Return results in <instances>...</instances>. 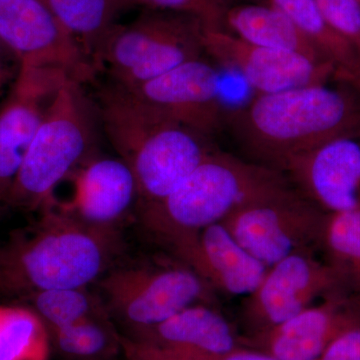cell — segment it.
Segmentation results:
<instances>
[{
	"label": "cell",
	"instance_id": "obj_1",
	"mask_svg": "<svg viewBox=\"0 0 360 360\" xmlns=\"http://www.w3.org/2000/svg\"><path fill=\"white\" fill-rule=\"evenodd\" d=\"M224 129L245 160L283 172L326 142L360 135V90L343 82L257 94L226 112Z\"/></svg>",
	"mask_w": 360,
	"mask_h": 360
},
{
	"label": "cell",
	"instance_id": "obj_2",
	"mask_svg": "<svg viewBox=\"0 0 360 360\" xmlns=\"http://www.w3.org/2000/svg\"><path fill=\"white\" fill-rule=\"evenodd\" d=\"M30 231L0 246V296L87 288L111 269L122 250L115 226L85 224L56 205Z\"/></svg>",
	"mask_w": 360,
	"mask_h": 360
},
{
	"label": "cell",
	"instance_id": "obj_3",
	"mask_svg": "<svg viewBox=\"0 0 360 360\" xmlns=\"http://www.w3.org/2000/svg\"><path fill=\"white\" fill-rule=\"evenodd\" d=\"M96 111L111 146L134 172L139 206L167 198L219 150L212 137L112 82L97 94Z\"/></svg>",
	"mask_w": 360,
	"mask_h": 360
},
{
	"label": "cell",
	"instance_id": "obj_4",
	"mask_svg": "<svg viewBox=\"0 0 360 360\" xmlns=\"http://www.w3.org/2000/svg\"><path fill=\"white\" fill-rule=\"evenodd\" d=\"M292 187L283 172L219 149L167 198L139 206V213L144 227L167 245Z\"/></svg>",
	"mask_w": 360,
	"mask_h": 360
},
{
	"label": "cell",
	"instance_id": "obj_5",
	"mask_svg": "<svg viewBox=\"0 0 360 360\" xmlns=\"http://www.w3.org/2000/svg\"><path fill=\"white\" fill-rule=\"evenodd\" d=\"M96 118L82 84L66 79L45 110L4 206L42 210L53 205L56 187L96 151Z\"/></svg>",
	"mask_w": 360,
	"mask_h": 360
},
{
	"label": "cell",
	"instance_id": "obj_6",
	"mask_svg": "<svg viewBox=\"0 0 360 360\" xmlns=\"http://www.w3.org/2000/svg\"><path fill=\"white\" fill-rule=\"evenodd\" d=\"M205 32L193 15L143 7L134 20L111 28L94 65L108 71L112 84L131 89L202 58Z\"/></svg>",
	"mask_w": 360,
	"mask_h": 360
},
{
	"label": "cell",
	"instance_id": "obj_7",
	"mask_svg": "<svg viewBox=\"0 0 360 360\" xmlns=\"http://www.w3.org/2000/svg\"><path fill=\"white\" fill-rule=\"evenodd\" d=\"M97 283L123 335L160 323L191 305L206 304L212 288L186 265L116 267Z\"/></svg>",
	"mask_w": 360,
	"mask_h": 360
},
{
	"label": "cell",
	"instance_id": "obj_8",
	"mask_svg": "<svg viewBox=\"0 0 360 360\" xmlns=\"http://www.w3.org/2000/svg\"><path fill=\"white\" fill-rule=\"evenodd\" d=\"M328 217L292 187L238 208L221 224L248 253L270 267L293 253L321 248Z\"/></svg>",
	"mask_w": 360,
	"mask_h": 360
},
{
	"label": "cell",
	"instance_id": "obj_9",
	"mask_svg": "<svg viewBox=\"0 0 360 360\" xmlns=\"http://www.w3.org/2000/svg\"><path fill=\"white\" fill-rule=\"evenodd\" d=\"M343 290H355L335 264L317 259L314 251L293 253L269 267L259 285L245 296L241 309L245 335L269 330L311 307L319 298Z\"/></svg>",
	"mask_w": 360,
	"mask_h": 360
},
{
	"label": "cell",
	"instance_id": "obj_10",
	"mask_svg": "<svg viewBox=\"0 0 360 360\" xmlns=\"http://www.w3.org/2000/svg\"><path fill=\"white\" fill-rule=\"evenodd\" d=\"M0 39L20 65L63 70L82 84L97 72L75 37L39 0H0Z\"/></svg>",
	"mask_w": 360,
	"mask_h": 360
},
{
	"label": "cell",
	"instance_id": "obj_11",
	"mask_svg": "<svg viewBox=\"0 0 360 360\" xmlns=\"http://www.w3.org/2000/svg\"><path fill=\"white\" fill-rule=\"evenodd\" d=\"M205 51L226 68L238 71L257 94L328 84L335 79L329 63H316L295 52L258 46L224 30H205Z\"/></svg>",
	"mask_w": 360,
	"mask_h": 360
},
{
	"label": "cell",
	"instance_id": "obj_12",
	"mask_svg": "<svg viewBox=\"0 0 360 360\" xmlns=\"http://www.w3.org/2000/svg\"><path fill=\"white\" fill-rule=\"evenodd\" d=\"M360 326V292L336 291L292 319L252 335H241L243 347L277 360H319L333 341Z\"/></svg>",
	"mask_w": 360,
	"mask_h": 360
},
{
	"label": "cell",
	"instance_id": "obj_13",
	"mask_svg": "<svg viewBox=\"0 0 360 360\" xmlns=\"http://www.w3.org/2000/svg\"><path fill=\"white\" fill-rule=\"evenodd\" d=\"M68 78L56 68L20 65L0 108V205L6 203L49 101Z\"/></svg>",
	"mask_w": 360,
	"mask_h": 360
},
{
	"label": "cell",
	"instance_id": "obj_14",
	"mask_svg": "<svg viewBox=\"0 0 360 360\" xmlns=\"http://www.w3.org/2000/svg\"><path fill=\"white\" fill-rule=\"evenodd\" d=\"M283 174L310 202L335 214L360 207V135L340 137L296 156Z\"/></svg>",
	"mask_w": 360,
	"mask_h": 360
},
{
	"label": "cell",
	"instance_id": "obj_15",
	"mask_svg": "<svg viewBox=\"0 0 360 360\" xmlns=\"http://www.w3.org/2000/svg\"><path fill=\"white\" fill-rule=\"evenodd\" d=\"M125 89L206 136L224 129L226 112L220 97L219 72L203 58Z\"/></svg>",
	"mask_w": 360,
	"mask_h": 360
},
{
	"label": "cell",
	"instance_id": "obj_16",
	"mask_svg": "<svg viewBox=\"0 0 360 360\" xmlns=\"http://www.w3.org/2000/svg\"><path fill=\"white\" fill-rule=\"evenodd\" d=\"M167 245L186 266L229 295H250L269 269L239 245L221 222L175 238Z\"/></svg>",
	"mask_w": 360,
	"mask_h": 360
},
{
	"label": "cell",
	"instance_id": "obj_17",
	"mask_svg": "<svg viewBox=\"0 0 360 360\" xmlns=\"http://www.w3.org/2000/svg\"><path fill=\"white\" fill-rule=\"evenodd\" d=\"M68 179L72 180V196L52 205L85 224L115 226L135 203L139 205L136 179L120 158L94 151Z\"/></svg>",
	"mask_w": 360,
	"mask_h": 360
},
{
	"label": "cell",
	"instance_id": "obj_18",
	"mask_svg": "<svg viewBox=\"0 0 360 360\" xmlns=\"http://www.w3.org/2000/svg\"><path fill=\"white\" fill-rule=\"evenodd\" d=\"M123 335L148 347L210 354L243 347L231 322L205 303L191 305L160 323Z\"/></svg>",
	"mask_w": 360,
	"mask_h": 360
},
{
	"label": "cell",
	"instance_id": "obj_19",
	"mask_svg": "<svg viewBox=\"0 0 360 360\" xmlns=\"http://www.w3.org/2000/svg\"><path fill=\"white\" fill-rule=\"evenodd\" d=\"M224 30L251 44L329 63L285 13L264 2L232 4L225 14Z\"/></svg>",
	"mask_w": 360,
	"mask_h": 360
},
{
	"label": "cell",
	"instance_id": "obj_20",
	"mask_svg": "<svg viewBox=\"0 0 360 360\" xmlns=\"http://www.w3.org/2000/svg\"><path fill=\"white\" fill-rule=\"evenodd\" d=\"M285 13L335 71V80L360 90V58L323 18L315 0H262Z\"/></svg>",
	"mask_w": 360,
	"mask_h": 360
},
{
	"label": "cell",
	"instance_id": "obj_21",
	"mask_svg": "<svg viewBox=\"0 0 360 360\" xmlns=\"http://www.w3.org/2000/svg\"><path fill=\"white\" fill-rule=\"evenodd\" d=\"M75 37L94 65L99 45L132 0H39Z\"/></svg>",
	"mask_w": 360,
	"mask_h": 360
},
{
	"label": "cell",
	"instance_id": "obj_22",
	"mask_svg": "<svg viewBox=\"0 0 360 360\" xmlns=\"http://www.w3.org/2000/svg\"><path fill=\"white\" fill-rule=\"evenodd\" d=\"M49 335L52 352L61 360H117L123 355L122 333L108 311L49 330Z\"/></svg>",
	"mask_w": 360,
	"mask_h": 360
},
{
	"label": "cell",
	"instance_id": "obj_23",
	"mask_svg": "<svg viewBox=\"0 0 360 360\" xmlns=\"http://www.w3.org/2000/svg\"><path fill=\"white\" fill-rule=\"evenodd\" d=\"M51 335L32 307L0 304V360H49Z\"/></svg>",
	"mask_w": 360,
	"mask_h": 360
},
{
	"label": "cell",
	"instance_id": "obj_24",
	"mask_svg": "<svg viewBox=\"0 0 360 360\" xmlns=\"http://www.w3.org/2000/svg\"><path fill=\"white\" fill-rule=\"evenodd\" d=\"M27 300L49 331L108 311L103 300L87 290V288L40 291Z\"/></svg>",
	"mask_w": 360,
	"mask_h": 360
},
{
	"label": "cell",
	"instance_id": "obj_25",
	"mask_svg": "<svg viewBox=\"0 0 360 360\" xmlns=\"http://www.w3.org/2000/svg\"><path fill=\"white\" fill-rule=\"evenodd\" d=\"M321 248L360 292V207L328 214Z\"/></svg>",
	"mask_w": 360,
	"mask_h": 360
},
{
	"label": "cell",
	"instance_id": "obj_26",
	"mask_svg": "<svg viewBox=\"0 0 360 360\" xmlns=\"http://www.w3.org/2000/svg\"><path fill=\"white\" fill-rule=\"evenodd\" d=\"M124 360H277L253 348L241 347L221 354L148 347L122 335Z\"/></svg>",
	"mask_w": 360,
	"mask_h": 360
},
{
	"label": "cell",
	"instance_id": "obj_27",
	"mask_svg": "<svg viewBox=\"0 0 360 360\" xmlns=\"http://www.w3.org/2000/svg\"><path fill=\"white\" fill-rule=\"evenodd\" d=\"M135 6L186 13L198 18L205 30H224L225 14L234 0H132Z\"/></svg>",
	"mask_w": 360,
	"mask_h": 360
},
{
	"label": "cell",
	"instance_id": "obj_28",
	"mask_svg": "<svg viewBox=\"0 0 360 360\" xmlns=\"http://www.w3.org/2000/svg\"><path fill=\"white\" fill-rule=\"evenodd\" d=\"M329 25L354 47L360 58L359 0H315Z\"/></svg>",
	"mask_w": 360,
	"mask_h": 360
},
{
	"label": "cell",
	"instance_id": "obj_29",
	"mask_svg": "<svg viewBox=\"0 0 360 360\" xmlns=\"http://www.w3.org/2000/svg\"><path fill=\"white\" fill-rule=\"evenodd\" d=\"M319 360H360V326L341 333Z\"/></svg>",
	"mask_w": 360,
	"mask_h": 360
},
{
	"label": "cell",
	"instance_id": "obj_30",
	"mask_svg": "<svg viewBox=\"0 0 360 360\" xmlns=\"http://www.w3.org/2000/svg\"><path fill=\"white\" fill-rule=\"evenodd\" d=\"M2 46H6V45L0 39V96H1L2 92L4 91L7 85L11 82V77H13L11 71L9 70V68L4 63V59H2Z\"/></svg>",
	"mask_w": 360,
	"mask_h": 360
},
{
	"label": "cell",
	"instance_id": "obj_31",
	"mask_svg": "<svg viewBox=\"0 0 360 360\" xmlns=\"http://www.w3.org/2000/svg\"><path fill=\"white\" fill-rule=\"evenodd\" d=\"M262 0H253V2H260Z\"/></svg>",
	"mask_w": 360,
	"mask_h": 360
},
{
	"label": "cell",
	"instance_id": "obj_32",
	"mask_svg": "<svg viewBox=\"0 0 360 360\" xmlns=\"http://www.w3.org/2000/svg\"><path fill=\"white\" fill-rule=\"evenodd\" d=\"M359 1L360 2V0H359Z\"/></svg>",
	"mask_w": 360,
	"mask_h": 360
}]
</instances>
